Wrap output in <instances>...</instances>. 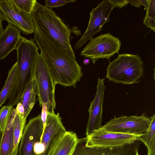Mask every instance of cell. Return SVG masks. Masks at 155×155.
<instances>
[{"label": "cell", "instance_id": "cell-1", "mask_svg": "<svg viewBox=\"0 0 155 155\" xmlns=\"http://www.w3.org/2000/svg\"><path fill=\"white\" fill-rule=\"evenodd\" d=\"M34 39L45 58L55 84L76 87L83 76L82 67L50 36L35 29Z\"/></svg>", "mask_w": 155, "mask_h": 155}, {"label": "cell", "instance_id": "cell-2", "mask_svg": "<svg viewBox=\"0 0 155 155\" xmlns=\"http://www.w3.org/2000/svg\"><path fill=\"white\" fill-rule=\"evenodd\" d=\"M31 15L35 29L50 36L76 59L70 43L71 29L52 9L37 2Z\"/></svg>", "mask_w": 155, "mask_h": 155}, {"label": "cell", "instance_id": "cell-3", "mask_svg": "<svg viewBox=\"0 0 155 155\" xmlns=\"http://www.w3.org/2000/svg\"><path fill=\"white\" fill-rule=\"evenodd\" d=\"M106 70V78L115 83H138L143 76V64L138 55L124 53L110 62Z\"/></svg>", "mask_w": 155, "mask_h": 155}, {"label": "cell", "instance_id": "cell-4", "mask_svg": "<svg viewBox=\"0 0 155 155\" xmlns=\"http://www.w3.org/2000/svg\"><path fill=\"white\" fill-rule=\"evenodd\" d=\"M33 78L37 87V95L41 107L45 104L47 112H54L56 106L55 99L56 85L53 80L46 60L40 53L34 63Z\"/></svg>", "mask_w": 155, "mask_h": 155}, {"label": "cell", "instance_id": "cell-5", "mask_svg": "<svg viewBox=\"0 0 155 155\" xmlns=\"http://www.w3.org/2000/svg\"><path fill=\"white\" fill-rule=\"evenodd\" d=\"M66 131L59 113L47 112L41 141L35 145L34 155H50Z\"/></svg>", "mask_w": 155, "mask_h": 155}, {"label": "cell", "instance_id": "cell-6", "mask_svg": "<svg viewBox=\"0 0 155 155\" xmlns=\"http://www.w3.org/2000/svg\"><path fill=\"white\" fill-rule=\"evenodd\" d=\"M119 38L109 33L91 38L81 52L83 57L91 59L93 64L100 59H108L118 53L121 46Z\"/></svg>", "mask_w": 155, "mask_h": 155}, {"label": "cell", "instance_id": "cell-7", "mask_svg": "<svg viewBox=\"0 0 155 155\" xmlns=\"http://www.w3.org/2000/svg\"><path fill=\"white\" fill-rule=\"evenodd\" d=\"M143 134H122L100 128L87 136L85 145L87 147L97 149L119 148L139 140Z\"/></svg>", "mask_w": 155, "mask_h": 155}, {"label": "cell", "instance_id": "cell-8", "mask_svg": "<svg viewBox=\"0 0 155 155\" xmlns=\"http://www.w3.org/2000/svg\"><path fill=\"white\" fill-rule=\"evenodd\" d=\"M151 122L145 113L140 116H115L100 128L109 131L122 134H140L148 129Z\"/></svg>", "mask_w": 155, "mask_h": 155}, {"label": "cell", "instance_id": "cell-9", "mask_svg": "<svg viewBox=\"0 0 155 155\" xmlns=\"http://www.w3.org/2000/svg\"><path fill=\"white\" fill-rule=\"evenodd\" d=\"M113 8L108 4L107 1L104 0L98 4L95 8L90 12V18L86 31L76 43L74 48L78 50L94 35L100 32L103 26L110 20V16Z\"/></svg>", "mask_w": 155, "mask_h": 155}, {"label": "cell", "instance_id": "cell-10", "mask_svg": "<svg viewBox=\"0 0 155 155\" xmlns=\"http://www.w3.org/2000/svg\"><path fill=\"white\" fill-rule=\"evenodd\" d=\"M0 10L8 24L15 26L22 34L34 33L35 29L31 14L19 8L12 0H0Z\"/></svg>", "mask_w": 155, "mask_h": 155}, {"label": "cell", "instance_id": "cell-11", "mask_svg": "<svg viewBox=\"0 0 155 155\" xmlns=\"http://www.w3.org/2000/svg\"><path fill=\"white\" fill-rule=\"evenodd\" d=\"M43 129L41 115L29 120L23 131L18 150V155H34L35 145L40 142Z\"/></svg>", "mask_w": 155, "mask_h": 155}, {"label": "cell", "instance_id": "cell-12", "mask_svg": "<svg viewBox=\"0 0 155 155\" xmlns=\"http://www.w3.org/2000/svg\"><path fill=\"white\" fill-rule=\"evenodd\" d=\"M104 80L105 78H98L96 95L88 110L89 117L86 127V136L102 127L104 92L106 88L104 84Z\"/></svg>", "mask_w": 155, "mask_h": 155}, {"label": "cell", "instance_id": "cell-13", "mask_svg": "<svg viewBox=\"0 0 155 155\" xmlns=\"http://www.w3.org/2000/svg\"><path fill=\"white\" fill-rule=\"evenodd\" d=\"M21 31L17 27L8 24L0 35V60L6 58L15 49L21 39Z\"/></svg>", "mask_w": 155, "mask_h": 155}, {"label": "cell", "instance_id": "cell-14", "mask_svg": "<svg viewBox=\"0 0 155 155\" xmlns=\"http://www.w3.org/2000/svg\"><path fill=\"white\" fill-rule=\"evenodd\" d=\"M16 114L15 108H12L8 120L2 133L0 155H12L14 151L13 122Z\"/></svg>", "mask_w": 155, "mask_h": 155}, {"label": "cell", "instance_id": "cell-15", "mask_svg": "<svg viewBox=\"0 0 155 155\" xmlns=\"http://www.w3.org/2000/svg\"><path fill=\"white\" fill-rule=\"evenodd\" d=\"M78 139L75 133L67 131L50 155H72Z\"/></svg>", "mask_w": 155, "mask_h": 155}, {"label": "cell", "instance_id": "cell-16", "mask_svg": "<svg viewBox=\"0 0 155 155\" xmlns=\"http://www.w3.org/2000/svg\"><path fill=\"white\" fill-rule=\"evenodd\" d=\"M18 75V68L16 62L8 71L5 85L0 92V107L11 96L16 86Z\"/></svg>", "mask_w": 155, "mask_h": 155}, {"label": "cell", "instance_id": "cell-17", "mask_svg": "<svg viewBox=\"0 0 155 155\" xmlns=\"http://www.w3.org/2000/svg\"><path fill=\"white\" fill-rule=\"evenodd\" d=\"M36 83L33 78L24 91L20 101L24 108L23 116L25 119L36 102Z\"/></svg>", "mask_w": 155, "mask_h": 155}, {"label": "cell", "instance_id": "cell-18", "mask_svg": "<svg viewBox=\"0 0 155 155\" xmlns=\"http://www.w3.org/2000/svg\"><path fill=\"white\" fill-rule=\"evenodd\" d=\"M26 122V119L24 118L23 114L16 112L13 122L14 150L18 148Z\"/></svg>", "mask_w": 155, "mask_h": 155}, {"label": "cell", "instance_id": "cell-19", "mask_svg": "<svg viewBox=\"0 0 155 155\" xmlns=\"http://www.w3.org/2000/svg\"><path fill=\"white\" fill-rule=\"evenodd\" d=\"M149 6L143 20L147 27L155 31V0H148Z\"/></svg>", "mask_w": 155, "mask_h": 155}, {"label": "cell", "instance_id": "cell-20", "mask_svg": "<svg viewBox=\"0 0 155 155\" xmlns=\"http://www.w3.org/2000/svg\"><path fill=\"white\" fill-rule=\"evenodd\" d=\"M150 118L151 122L148 129L139 140L146 147L155 138V114H154Z\"/></svg>", "mask_w": 155, "mask_h": 155}, {"label": "cell", "instance_id": "cell-21", "mask_svg": "<svg viewBox=\"0 0 155 155\" xmlns=\"http://www.w3.org/2000/svg\"><path fill=\"white\" fill-rule=\"evenodd\" d=\"M20 9L27 13L31 14L36 2V0H12Z\"/></svg>", "mask_w": 155, "mask_h": 155}, {"label": "cell", "instance_id": "cell-22", "mask_svg": "<svg viewBox=\"0 0 155 155\" xmlns=\"http://www.w3.org/2000/svg\"><path fill=\"white\" fill-rule=\"evenodd\" d=\"M12 107L3 106L0 109V131L3 132L8 120Z\"/></svg>", "mask_w": 155, "mask_h": 155}, {"label": "cell", "instance_id": "cell-23", "mask_svg": "<svg viewBox=\"0 0 155 155\" xmlns=\"http://www.w3.org/2000/svg\"><path fill=\"white\" fill-rule=\"evenodd\" d=\"M75 1V0H46L45 1V6L52 9L53 8L62 6Z\"/></svg>", "mask_w": 155, "mask_h": 155}, {"label": "cell", "instance_id": "cell-24", "mask_svg": "<svg viewBox=\"0 0 155 155\" xmlns=\"http://www.w3.org/2000/svg\"><path fill=\"white\" fill-rule=\"evenodd\" d=\"M107 2L108 4L114 8V7H118L122 8L129 3L128 0H108Z\"/></svg>", "mask_w": 155, "mask_h": 155}, {"label": "cell", "instance_id": "cell-25", "mask_svg": "<svg viewBox=\"0 0 155 155\" xmlns=\"http://www.w3.org/2000/svg\"><path fill=\"white\" fill-rule=\"evenodd\" d=\"M147 147V155H155V138Z\"/></svg>", "mask_w": 155, "mask_h": 155}, {"label": "cell", "instance_id": "cell-26", "mask_svg": "<svg viewBox=\"0 0 155 155\" xmlns=\"http://www.w3.org/2000/svg\"><path fill=\"white\" fill-rule=\"evenodd\" d=\"M42 110L41 116V119L43 123L44 129L45 125L46 120L47 114V107L45 104H42Z\"/></svg>", "mask_w": 155, "mask_h": 155}, {"label": "cell", "instance_id": "cell-27", "mask_svg": "<svg viewBox=\"0 0 155 155\" xmlns=\"http://www.w3.org/2000/svg\"><path fill=\"white\" fill-rule=\"evenodd\" d=\"M15 109L17 112L24 115V108L20 102L17 104Z\"/></svg>", "mask_w": 155, "mask_h": 155}, {"label": "cell", "instance_id": "cell-28", "mask_svg": "<svg viewBox=\"0 0 155 155\" xmlns=\"http://www.w3.org/2000/svg\"><path fill=\"white\" fill-rule=\"evenodd\" d=\"M128 1L129 3L136 7L139 8L142 5L140 0H128Z\"/></svg>", "mask_w": 155, "mask_h": 155}, {"label": "cell", "instance_id": "cell-29", "mask_svg": "<svg viewBox=\"0 0 155 155\" xmlns=\"http://www.w3.org/2000/svg\"><path fill=\"white\" fill-rule=\"evenodd\" d=\"M5 20L4 18V16L2 12L0 10V35L4 30L2 25V22L3 21H5Z\"/></svg>", "mask_w": 155, "mask_h": 155}, {"label": "cell", "instance_id": "cell-30", "mask_svg": "<svg viewBox=\"0 0 155 155\" xmlns=\"http://www.w3.org/2000/svg\"><path fill=\"white\" fill-rule=\"evenodd\" d=\"M140 1L142 5L144 6L147 10L149 6L148 0H140Z\"/></svg>", "mask_w": 155, "mask_h": 155}, {"label": "cell", "instance_id": "cell-31", "mask_svg": "<svg viewBox=\"0 0 155 155\" xmlns=\"http://www.w3.org/2000/svg\"><path fill=\"white\" fill-rule=\"evenodd\" d=\"M18 148L15 149L12 155H17Z\"/></svg>", "mask_w": 155, "mask_h": 155}, {"label": "cell", "instance_id": "cell-32", "mask_svg": "<svg viewBox=\"0 0 155 155\" xmlns=\"http://www.w3.org/2000/svg\"><path fill=\"white\" fill-rule=\"evenodd\" d=\"M89 59H85L84 61V63L85 64H87L89 63Z\"/></svg>", "mask_w": 155, "mask_h": 155}, {"label": "cell", "instance_id": "cell-33", "mask_svg": "<svg viewBox=\"0 0 155 155\" xmlns=\"http://www.w3.org/2000/svg\"><path fill=\"white\" fill-rule=\"evenodd\" d=\"M2 134V132L1 131H0V143H1V141Z\"/></svg>", "mask_w": 155, "mask_h": 155}]
</instances>
